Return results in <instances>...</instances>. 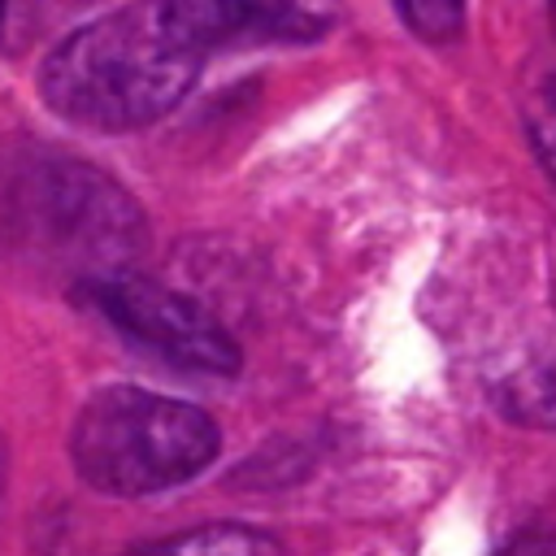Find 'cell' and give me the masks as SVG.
Here are the masks:
<instances>
[{"mask_svg": "<svg viewBox=\"0 0 556 556\" xmlns=\"http://www.w3.org/2000/svg\"><path fill=\"white\" fill-rule=\"evenodd\" d=\"M521 122H526V135H530L539 161L556 178V52L547 65H539L530 74L526 96H521Z\"/></svg>", "mask_w": 556, "mask_h": 556, "instance_id": "7", "label": "cell"}, {"mask_svg": "<svg viewBox=\"0 0 556 556\" xmlns=\"http://www.w3.org/2000/svg\"><path fill=\"white\" fill-rule=\"evenodd\" d=\"M0 26H4V9H0Z\"/></svg>", "mask_w": 556, "mask_h": 556, "instance_id": "12", "label": "cell"}, {"mask_svg": "<svg viewBox=\"0 0 556 556\" xmlns=\"http://www.w3.org/2000/svg\"><path fill=\"white\" fill-rule=\"evenodd\" d=\"M495 556H556V530H521Z\"/></svg>", "mask_w": 556, "mask_h": 556, "instance_id": "10", "label": "cell"}, {"mask_svg": "<svg viewBox=\"0 0 556 556\" xmlns=\"http://www.w3.org/2000/svg\"><path fill=\"white\" fill-rule=\"evenodd\" d=\"M139 200L91 161L43 143L0 148V256L78 282L122 274L143 248Z\"/></svg>", "mask_w": 556, "mask_h": 556, "instance_id": "1", "label": "cell"}, {"mask_svg": "<svg viewBox=\"0 0 556 556\" xmlns=\"http://www.w3.org/2000/svg\"><path fill=\"white\" fill-rule=\"evenodd\" d=\"M122 556H278V543L265 530L235 526V521H213L195 530H178L165 539H148L126 547Z\"/></svg>", "mask_w": 556, "mask_h": 556, "instance_id": "6", "label": "cell"}, {"mask_svg": "<svg viewBox=\"0 0 556 556\" xmlns=\"http://www.w3.org/2000/svg\"><path fill=\"white\" fill-rule=\"evenodd\" d=\"M78 300L91 304L109 326H117L126 339L143 343L161 361L191 369V374H235L239 369V348L226 334V326L195 304L191 295L143 278V274H109L78 282Z\"/></svg>", "mask_w": 556, "mask_h": 556, "instance_id": "4", "label": "cell"}, {"mask_svg": "<svg viewBox=\"0 0 556 556\" xmlns=\"http://www.w3.org/2000/svg\"><path fill=\"white\" fill-rule=\"evenodd\" d=\"M222 447L217 421L174 395L143 387L96 391L70 430V460L78 478L104 495H156L191 482Z\"/></svg>", "mask_w": 556, "mask_h": 556, "instance_id": "3", "label": "cell"}, {"mask_svg": "<svg viewBox=\"0 0 556 556\" xmlns=\"http://www.w3.org/2000/svg\"><path fill=\"white\" fill-rule=\"evenodd\" d=\"M417 35H426V39H447L456 26H460V9L456 4H439V0H417V4H400L395 9Z\"/></svg>", "mask_w": 556, "mask_h": 556, "instance_id": "9", "label": "cell"}, {"mask_svg": "<svg viewBox=\"0 0 556 556\" xmlns=\"http://www.w3.org/2000/svg\"><path fill=\"white\" fill-rule=\"evenodd\" d=\"M200 56L169 4H135L70 30L39 65V96L74 126L139 130L182 104Z\"/></svg>", "mask_w": 556, "mask_h": 556, "instance_id": "2", "label": "cell"}, {"mask_svg": "<svg viewBox=\"0 0 556 556\" xmlns=\"http://www.w3.org/2000/svg\"><path fill=\"white\" fill-rule=\"evenodd\" d=\"M178 26L200 52L239 48V43H278V39H317L321 17L291 4H226V0H169Z\"/></svg>", "mask_w": 556, "mask_h": 556, "instance_id": "5", "label": "cell"}, {"mask_svg": "<svg viewBox=\"0 0 556 556\" xmlns=\"http://www.w3.org/2000/svg\"><path fill=\"white\" fill-rule=\"evenodd\" d=\"M4 478H9V447H4V434H0V500H4Z\"/></svg>", "mask_w": 556, "mask_h": 556, "instance_id": "11", "label": "cell"}, {"mask_svg": "<svg viewBox=\"0 0 556 556\" xmlns=\"http://www.w3.org/2000/svg\"><path fill=\"white\" fill-rule=\"evenodd\" d=\"M500 404L513 413V421H530V426H556V361L517 369L504 391Z\"/></svg>", "mask_w": 556, "mask_h": 556, "instance_id": "8", "label": "cell"}]
</instances>
